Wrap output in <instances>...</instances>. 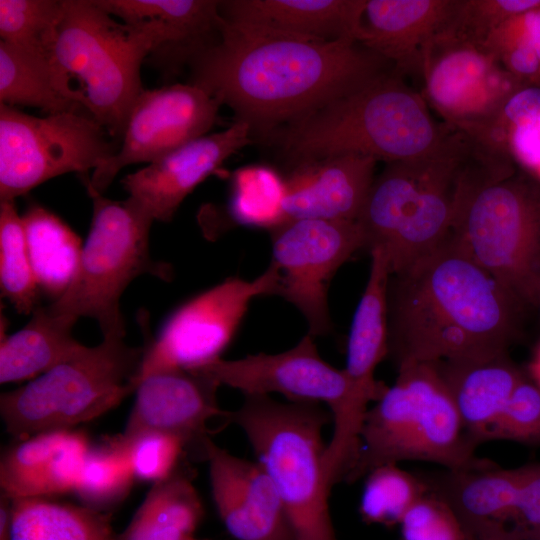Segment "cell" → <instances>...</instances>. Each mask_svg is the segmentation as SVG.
Returning <instances> with one entry per match:
<instances>
[{"label": "cell", "instance_id": "1", "mask_svg": "<svg viewBox=\"0 0 540 540\" xmlns=\"http://www.w3.org/2000/svg\"><path fill=\"white\" fill-rule=\"evenodd\" d=\"M189 64L191 84L264 134L310 116L393 69L353 39H310L222 16L218 38Z\"/></svg>", "mask_w": 540, "mask_h": 540}, {"label": "cell", "instance_id": "2", "mask_svg": "<svg viewBox=\"0 0 540 540\" xmlns=\"http://www.w3.org/2000/svg\"><path fill=\"white\" fill-rule=\"evenodd\" d=\"M526 307L449 236L388 286V355L469 360L507 353Z\"/></svg>", "mask_w": 540, "mask_h": 540}, {"label": "cell", "instance_id": "3", "mask_svg": "<svg viewBox=\"0 0 540 540\" xmlns=\"http://www.w3.org/2000/svg\"><path fill=\"white\" fill-rule=\"evenodd\" d=\"M513 170L457 129L427 156L387 163L357 219L366 248L386 253L391 274L403 271L446 241L473 191Z\"/></svg>", "mask_w": 540, "mask_h": 540}, {"label": "cell", "instance_id": "4", "mask_svg": "<svg viewBox=\"0 0 540 540\" xmlns=\"http://www.w3.org/2000/svg\"><path fill=\"white\" fill-rule=\"evenodd\" d=\"M454 129L438 123L423 94L390 69L288 125L279 140L295 165L340 154L389 163L433 153Z\"/></svg>", "mask_w": 540, "mask_h": 540}, {"label": "cell", "instance_id": "5", "mask_svg": "<svg viewBox=\"0 0 540 540\" xmlns=\"http://www.w3.org/2000/svg\"><path fill=\"white\" fill-rule=\"evenodd\" d=\"M476 446L435 363L403 361L395 383L366 413L359 451L344 481L403 460L433 462L447 470L494 466L475 456Z\"/></svg>", "mask_w": 540, "mask_h": 540}, {"label": "cell", "instance_id": "6", "mask_svg": "<svg viewBox=\"0 0 540 540\" xmlns=\"http://www.w3.org/2000/svg\"><path fill=\"white\" fill-rule=\"evenodd\" d=\"M162 41L152 20L120 22L95 0H64L51 59L80 84L89 114L121 142L130 111L145 90L141 66Z\"/></svg>", "mask_w": 540, "mask_h": 540}, {"label": "cell", "instance_id": "7", "mask_svg": "<svg viewBox=\"0 0 540 540\" xmlns=\"http://www.w3.org/2000/svg\"><path fill=\"white\" fill-rule=\"evenodd\" d=\"M225 418L246 435L274 484L296 540H336L323 473L322 430L329 422L319 403L279 402L245 395Z\"/></svg>", "mask_w": 540, "mask_h": 540}, {"label": "cell", "instance_id": "8", "mask_svg": "<svg viewBox=\"0 0 540 540\" xmlns=\"http://www.w3.org/2000/svg\"><path fill=\"white\" fill-rule=\"evenodd\" d=\"M145 352L123 337H103L71 358L0 396L6 431L16 440L73 429L114 407L137 388Z\"/></svg>", "mask_w": 540, "mask_h": 540}, {"label": "cell", "instance_id": "9", "mask_svg": "<svg viewBox=\"0 0 540 540\" xmlns=\"http://www.w3.org/2000/svg\"><path fill=\"white\" fill-rule=\"evenodd\" d=\"M91 227L72 281L47 306L51 313L95 319L103 337L125 336L120 298L132 280L143 274L167 279L166 264L151 258L149 232L153 220L127 199L114 201L94 191Z\"/></svg>", "mask_w": 540, "mask_h": 540}, {"label": "cell", "instance_id": "10", "mask_svg": "<svg viewBox=\"0 0 540 540\" xmlns=\"http://www.w3.org/2000/svg\"><path fill=\"white\" fill-rule=\"evenodd\" d=\"M452 239L526 308L540 301V184L517 171L466 200Z\"/></svg>", "mask_w": 540, "mask_h": 540}, {"label": "cell", "instance_id": "11", "mask_svg": "<svg viewBox=\"0 0 540 540\" xmlns=\"http://www.w3.org/2000/svg\"><path fill=\"white\" fill-rule=\"evenodd\" d=\"M120 144L89 114L36 117L0 103V201L65 173L88 175Z\"/></svg>", "mask_w": 540, "mask_h": 540}, {"label": "cell", "instance_id": "12", "mask_svg": "<svg viewBox=\"0 0 540 540\" xmlns=\"http://www.w3.org/2000/svg\"><path fill=\"white\" fill-rule=\"evenodd\" d=\"M279 288L280 273L273 262L253 280L228 278L179 307L155 339L149 332L147 313L141 312L138 320L145 352L137 385L142 377L159 369H193L220 358L251 301L262 295H278Z\"/></svg>", "mask_w": 540, "mask_h": 540}, {"label": "cell", "instance_id": "13", "mask_svg": "<svg viewBox=\"0 0 540 540\" xmlns=\"http://www.w3.org/2000/svg\"><path fill=\"white\" fill-rule=\"evenodd\" d=\"M273 262L280 273L278 295L305 317L316 337L331 330L328 285L336 271L366 248L358 221L297 219L270 230Z\"/></svg>", "mask_w": 540, "mask_h": 540}, {"label": "cell", "instance_id": "14", "mask_svg": "<svg viewBox=\"0 0 540 540\" xmlns=\"http://www.w3.org/2000/svg\"><path fill=\"white\" fill-rule=\"evenodd\" d=\"M423 96L444 123L469 135L488 121L522 84L481 45L444 28L428 45Z\"/></svg>", "mask_w": 540, "mask_h": 540}, {"label": "cell", "instance_id": "15", "mask_svg": "<svg viewBox=\"0 0 540 540\" xmlns=\"http://www.w3.org/2000/svg\"><path fill=\"white\" fill-rule=\"evenodd\" d=\"M221 105L191 83L145 89L130 111L117 153L92 171L91 177L84 175L87 191L103 194L122 168L149 164L205 136Z\"/></svg>", "mask_w": 540, "mask_h": 540}, {"label": "cell", "instance_id": "16", "mask_svg": "<svg viewBox=\"0 0 540 540\" xmlns=\"http://www.w3.org/2000/svg\"><path fill=\"white\" fill-rule=\"evenodd\" d=\"M314 338L307 334L280 353H258L235 360L220 357L193 370L245 395L280 393L293 402L325 403L335 421L351 405V383L344 369L333 367L321 357Z\"/></svg>", "mask_w": 540, "mask_h": 540}, {"label": "cell", "instance_id": "17", "mask_svg": "<svg viewBox=\"0 0 540 540\" xmlns=\"http://www.w3.org/2000/svg\"><path fill=\"white\" fill-rule=\"evenodd\" d=\"M220 385L205 374L182 368L159 369L138 381L136 398L120 438L128 442L148 432H162L182 439L187 449L203 447L209 438L208 423L226 416L217 402Z\"/></svg>", "mask_w": 540, "mask_h": 540}, {"label": "cell", "instance_id": "18", "mask_svg": "<svg viewBox=\"0 0 540 540\" xmlns=\"http://www.w3.org/2000/svg\"><path fill=\"white\" fill-rule=\"evenodd\" d=\"M241 120L227 129L194 139L125 176L127 200L153 221L173 219L186 196L227 158L252 142Z\"/></svg>", "mask_w": 540, "mask_h": 540}, {"label": "cell", "instance_id": "19", "mask_svg": "<svg viewBox=\"0 0 540 540\" xmlns=\"http://www.w3.org/2000/svg\"><path fill=\"white\" fill-rule=\"evenodd\" d=\"M212 498L227 531L237 540H296L282 500L258 462L231 454L207 438Z\"/></svg>", "mask_w": 540, "mask_h": 540}, {"label": "cell", "instance_id": "20", "mask_svg": "<svg viewBox=\"0 0 540 540\" xmlns=\"http://www.w3.org/2000/svg\"><path fill=\"white\" fill-rule=\"evenodd\" d=\"M377 162L360 154H340L295 165L283 181L282 224L297 219L357 221Z\"/></svg>", "mask_w": 540, "mask_h": 540}, {"label": "cell", "instance_id": "21", "mask_svg": "<svg viewBox=\"0 0 540 540\" xmlns=\"http://www.w3.org/2000/svg\"><path fill=\"white\" fill-rule=\"evenodd\" d=\"M457 0H366L359 43L402 77L422 78L428 45L450 22Z\"/></svg>", "mask_w": 540, "mask_h": 540}, {"label": "cell", "instance_id": "22", "mask_svg": "<svg viewBox=\"0 0 540 540\" xmlns=\"http://www.w3.org/2000/svg\"><path fill=\"white\" fill-rule=\"evenodd\" d=\"M89 448L86 434L74 429L16 440L1 456V493L14 500L74 492Z\"/></svg>", "mask_w": 540, "mask_h": 540}, {"label": "cell", "instance_id": "23", "mask_svg": "<svg viewBox=\"0 0 540 540\" xmlns=\"http://www.w3.org/2000/svg\"><path fill=\"white\" fill-rule=\"evenodd\" d=\"M112 16L129 23L147 19L161 29V46L148 59L166 74L174 73L219 34L220 1L215 0H95ZM147 59V60H148Z\"/></svg>", "mask_w": 540, "mask_h": 540}, {"label": "cell", "instance_id": "24", "mask_svg": "<svg viewBox=\"0 0 540 540\" xmlns=\"http://www.w3.org/2000/svg\"><path fill=\"white\" fill-rule=\"evenodd\" d=\"M369 277L351 323L347 360L343 368L350 380L354 407L366 412L387 390L375 378L378 364L388 355V286L391 270L381 248L370 251Z\"/></svg>", "mask_w": 540, "mask_h": 540}, {"label": "cell", "instance_id": "25", "mask_svg": "<svg viewBox=\"0 0 540 540\" xmlns=\"http://www.w3.org/2000/svg\"><path fill=\"white\" fill-rule=\"evenodd\" d=\"M366 0L220 1L222 18L323 41H359Z\"/></svg>", "mask_w": 540, "mask_h": 540}, {"label": "cell", "instance_id": "26", "mask_svg": "<svg viewBox=\"0 0 540 540\" xmlns=\"http://www.w3.org/2000/svg\"><path fill=\"white\" fill-rule=\"evenodd\" d=\"M468 436L478 445L525 377L507 353L481 359L434 362Z\"/></svg>", "mask_w": 540, "mask_h": 540}, {"label": "cell", "instance_id": "27", "mask_svg": "<svg viewBox=\"0 0 540 540\" xmlns=\"http://www.w3.org/2000/svg\"><path fill=\"white\" fill-rule=\"evenodd\" d=\"M522 467L496 465L467 470H447L422 480L427 490L445 501L469 535L475 539L511 521Z\"/></svg>", "mask_w": 540, "mask_h": 540}, {"label": "cell", "instance_id": "28", "mask_svg": "<svg viewBox=\"0 0 540 540\" xmlns=\"http://www.w3.org/2000/svg\"><path fill=\"white\" fill-rule=\"evenodd\" d=\"M0 103L31 106L48 114H89L83 95L52 59L0 41ZM90 115V114H89Z\"/></svg>", "mask_w": 540, "mask_h": 540}, {"label": "cell", "instance_id": "29", "mask_svg": "<svg viewBox=\"0 0 540 540\" xmlns=\"http://www.w3.org/2000/svg\"><path fill=\"white\" fill-rule=\"evenodd\" d=\"M76 321L36 307L22 329L1 338V384L36 378L81 351L85 345L72 336Z\"/></svg>", "mask_w": 540, "mask_h": 540}, {"label": "cell", "instance_id": "30", "mask_svg": "<svg viewBox=\"0 0 540 540\" xmlns=\"http://www.w3.org/2000/svg\"><path fill=\"white\" fill-rule=\"evenodd\" d=\"M203 511L192 477L179 465L153 483L129 524L113 540H186L193 536Z\"/></svg>", "mask_w": 540, "mask_h": 540}, {"label": "cell", "instance_id": "31", "mask_svg": "<svg viewBox=\"0 0 540 540\" xmlns=\"http://www.w3.org/2000/svg\"><path fill=\"white\" fill-rule=\"evenodd\" d=\"M11 534L12 540H113L114 537L111 513L49 498L12 500Z\"/></svg>", "mask_w": 540, "mask_h": 540}, {"label": "cell", "instance_id": "32", "mask_svg": "<svg viewBox=\"0 0 540 540\" xmlns=\"http://www.w3.org/2000/svg\"><path fill=\"white\" fill-rule=\"evenodd\" d=\"M28 252L38 287L59 298L76 272L81 242L58 216L34 204L22 215Z\"/></svg>", "mask_w": 540, "mask_h": 540}, {"label": "cell", "instance_id": "33", "mask_svg": "<svg viewBox=\"0 0 540 540\" xmlns=\"http://www.w3.org/2000/svg\"><path fill=\"white\" fill-rule=\"evenodd\" d=\"M135 479L129 450L118 435L90 446L74 493L81 505L111 513L128 496Z\"/></svg>", "mask_w": 540, "mask_h": 540}, {"label": "cell", "instance_id": "34", "mask_svg": "<svg viewBox=\"0 0 540 540\" xmlns=\"http://www.w3.org/2000/svg\"><path fill=\"white\" fill-rule=\"evenodd\" d=\"M0 287L18 313L36 308L38 283L31 264L22 216L14 201L0 202Z\"/></svg>", "mask_w": 540, "mask_h": 540}, {"label": "cell", "instance_id": "35", "mask_svg": "<svg viewBox=\"0 0 540 540\" xmlns=\"http://www.w3.org/2000/svg\"><path fill=\"white\" fill-rule=\"evenodd\" d=\"M526 86H540V7L514 16L481 45Z\"/></svg>", "mask_w": 540, "mask_h": 540}, {"label": "cell", "instance_id": "36", "mask_svg": "<svg viewBox=\"0 0 540 540\" xmlns=\"http://www.w3.org/2000/svg\"><path fill=\"white\" fill-rule=\"evenodd\" d=\"M366 476L360 513L369 523L400 524L406 512L427 492L422 479L397 464L379 466Z\"/></svg>", "mask_w": 540, "mask_h": 540}, {"label": "cell", "instance_id": "37", "mask_svg": "<svg viewBox=\"0 0 540 540\" xmlns=\"http://www.w3.org/2000/svg\"><path fill=\"white\" fill-rule=\"evenodd\" d=\"M64 0H0L2 42L51 58Z\"/></svg>", "mask_w": 540, "mask_h": 540}, {"label": "cell", "instance_id": "38", "mask_svg": "<svg viewBox=\"0 0 540 540\" xmlns=\"http://www.w3.org/2000/svg\"><path fill=\"white\" fill-rule=\"evenodd\" d=\"M284 183L266 171H253L235 178L231 209L242 224L269 230L283 222Z\"/></svg>", "mask_w": 540, "mask_h": 540}, {"label": "cell", "instance_id": "39", "mask_svg": "<svg viewBox=\"0 0 540 540\" xmlns=\"http://www.w3.org/2000/svg\"><path fill=\"white\" fill-rule=\"evenodd\" d=\"M523 127H540V86L515 91L494 116L468 136L486 150L511 155L510 135Z\"/></svg>", "mask_w": 540, "mask_h": 540}, {"label": "cell", "instance_id": "40", "mask_svg": "<svg viewBox=\"0 0 540 540\" xmlns=\"http://www.w3.org/2000/svg\"><path fill=\"white\" fill-rule=\"evenodd\" d=\"M540 7V0H457L446 29L461 39L482 45L510 18Z\"/></svg>", "mask_w": 540, "mask_h": 540}, {"label": "cell", "instance_id": "41", "mask_svg": "<svg viewBox=\"0 0 540 540\" xmlns=\"http://www.w3.org/2000/svg\"><path fill=\"white\" fill-rule=\"evenodd\" d=\"M400 525L404 540H474L451 507L428 490Z\"/></svg>", "mask_w": 540, "mask_h": 540}, {"label": "cell", "instance_id": "42", "mask_svg": "<svg viewBox=\"0 0 540 540\" xmlns=\"http://www.w3.org/2000/svg\"><path fill=\"white\" fill-rule=\"evenodd\" d=\"M540 444V389L525 377L487 434V440Z\"/></svg>", "mask_w": 540, "mask_h": 540}, {"label": "cell", "instance_id": "43", "mask_svg": "<svg viewBox=\"0 0 540 540\" xmlns=\"http://www.w3.org/2000/svg\"><path fill=\"white\" fill-rule=\"evenodd\" d=\"M122 442L129 450L136 479L153 483L171 475L187 449L182 439L162 432H148Z\"/></svg>", "mask_w": 540, "mask_h": 540}, {"label": "cell", "instance_id": "44", "mask_svg": "<svg viewBox=\"0 0 540 540\" xmlns=\"http://www.w3.org/2000/svg\"><path fill=\"white\" fill-rule=\"evenodd\" d=\"M511 522L524 540H540V464L522 467Z\"/></svg>", "mask_w": 540, "mask_h": 540}, {"label": "cell", "instance_id": "45", "mask_svg": "<svg viewBox=\"0 0 540 540\" xmlns=\"http://www.w3.org/2000/svg\"><path fill=\"white\" fill-rule=\"evenodd\" d=\"M11 508L12 500L0 493V540H12Z\"/></svg>", "mask_w": 540, "mask_h": 540}, {"label": "cell", "instance_id": "46", "mask_svg": "<svg viewBox=\"0 0 540 540\" xmlns=\"http://www.w3.org/2000/svg\"><path fill=\"white\" fill-rule=\"evenodd\" d=\"M474 540H524L520 532L512 526H500L482 534Z\"/></svg>", "mask_w": 540, "mask_h": 540}, {"label": "cell", "instance_id": "47", "mask_svg": "<svg viewBox=\"0 0 540 540\" xmlns=\"http://www.w3.org/2000/svg\"><path fill=\"white\" fill-rule=\"evenodd\" d=\"M528 370L532 381L540 389V344L529 363Z\"/></svg>", "mask_w": 540, "mask_h": 540}, {"label": "cell", "instance_id": "48", "mask_svg": "<svg viewBox=\"0 0 540 540\" xmlns=\"http://www.w3.org/2000/svg\"><path fill=\"white\" fill-rule=\"evenodd\" d=\"M186 540H208V539H198V538L194 537V535H193V536L188 537Z\"/></svg>", "mask_w": 540, "mask_h": 540}, {"label": "cell", "instance_id": "49", "mask_svg": "<svg viewBox=\"0 0 540 540\" xmlns=\"http://www.w3.org/2000/svg\"><path fill=\"white\" fill-rule=\"evenodd\" d=\"M538 174V176L540 177V169L536 172Z\"/></svg>", "mask_w": 540, "mask_h": 540}, {"label": "cell", "instance_id": "50", "mask_svg": "<svg viewBox=\"0 0 540 540\" xmlns=\"http://www.w3.org/2000/svg\"><path fill=\"white\" fill-rule=\"evenodd\" d=\"M538 308H540V301H539V307Z\"/></svg>", "mask_w": 540, "mask_h": 540}]
</instances>
